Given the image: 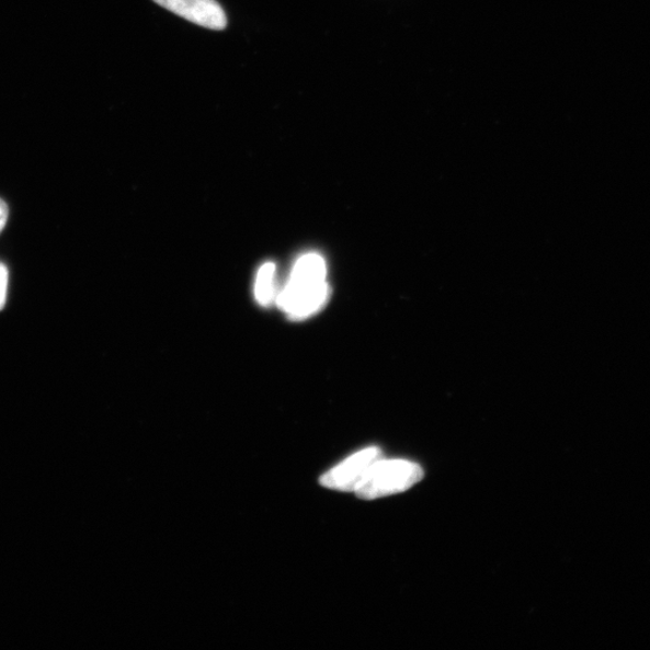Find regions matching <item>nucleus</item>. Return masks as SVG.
I'll return each instance as SVG.
<instances>
[{
	"instance_id": "nucleus-1",
	"label": "nucleus",
	"mask_w": 650,
	"mask_h": 650,
	"mask_svg": "<svg viewBox=\"0 0 650 650\" xmlns=\"http://www.w3.org/2000/svg\"><path fill=\"white\" fill-rule=\"evenodd\" d=\"M329 296L326 261L321 255L309 253L294 265L286 286L277 294L276 303L292 320L300 321L320 311Z\"/></svg>"
},
{
	"instance_id": "nucleus-2",
	"label": "nucleus",
	"mask_w": 650,
	"mask_h": 650,
	"mask_svg": "<svg viewBox=\"0 0 650 650\" xmlns=\"http://www.w3.org/2000/svg\"><path fill=\"white\" fill-rule=\"evenodd\" d=\"M424 472L419 464L408 460L379 459L355 490L361 499L375 500L404 492L423 480Z\"/></svg>"
},
{
	"instance_id": "nucleus-3",
	"label": "nucleus",
	"mask_w": 650,
	"mask_h": 650,
	"mask_svg": "<svg viewBox=\"0 0 650 650\" xmlns=\"http://www.w3.org/2000/svg\"><path fill=\"white\" fill-rule=\"evenodd\" d=\"M381 458L383 452L377 447L362 449L326 472L321 484L340 492H355L373 465Z\"/></svg>"
},
{
	"instance_id": "nucleus-4",
	"label": "nucleus",
	"mask_w": 650,
	"mask_h": 650,
	"mask_svg": "<svg viewBox=\"0 0 650 650\" xmlns=\"http://www.w3.org/2000/svg\"><path fill=\"white\" fill-rule=\"evenodd\" d=\"M153 2L201 27L214 31H224L227 27L226 12L216 0H153Z\"/></svg>"
},
{
	"instance_id": "nucleus-5",
	"label": "nucleus",
	"mask_w": 650,
	"mask_h": 650,
	"mask_svg": "<svg viewBox=\"0 0 650 650\" xmlns=\"http://www.w3.org/2000/svg\"><path fill=\"white\" fill-rule=\"evenodd\" d=\"M275 272V264L266 263L260 269L259 275H256L254 288L255 299L263 306L272 305L276 300Z\"/></svg>"
},
{
	"instance_id": "nucleus-6",
	"label": "nucleus",
	"mask_w": 650,
	"mask_h": 650,
	"mask_svg": "<svg viewBox=\"0 0 650 650\" xmlns=\"http://www.w3.org/2000/svg\"><path fill=\"white\" fill-rule=\"evenodd\" d=\"M8 284H9L8 267L3 263H0V311H2L4 309V306L7 303Z\"/></svg>"
},
{
	"instance_id": "nucleus-7",
	"label": "nucleus",
	"mask_w": 650,
	"mask_h": 650,
	"mask_svg": "<svg viewBox=\"0 0 650 650\" xmlns=\"http://www.w3.org/2000/svg\"><path fill=\"white\" fill-rule=\"evenodd\" d=\"M8 217H9V207L7 205V203L0 198V232L3 231V229L5 228V225L8 223Z\"/></svg>"
}]
</instances>
